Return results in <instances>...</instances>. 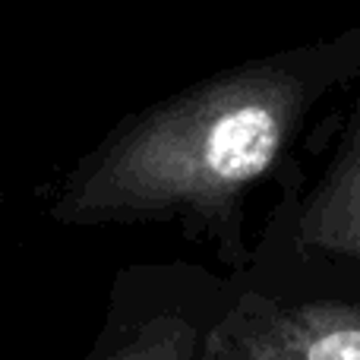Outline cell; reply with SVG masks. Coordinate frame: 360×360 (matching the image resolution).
<instances>
[{
	"instance_id": "obj_1",
	"label": "cell",
	"mask_w": 360,
	"mask_h": 360,
	"mask_svg": "<svg viewBox=\"0 0 360 360\" xmlns=\"http://www.w3.org/2000/svg\"><path fill=\"white\" fill-rule=\"evenodd\" d=\"M360 70V29L250 60L127 117L63 177L51 218L70 228L177 221L243 275L247 196L291 158L319 101Z\"/></svg>"
},
{
	"instance_id": "obj_2",
	"label": "cell",
	"mask_w": 360,
	"mask_h": 360,
	"mask_svg": "<svg viewBox=\"0 0 360 360\" xmlns=\"http://www.w3.org/2000/svg\"><path fill=\"white\" fill-rule=\"evenodd\" d=\"M240 278L193 262H139L114 275L105 316L79 360H202Z\"/></svg>"
},
{
	"instance_id": "obj_3",
	"label": "cell",
	"mask_w": 360,
	"mask_h": 360,
	"mask_svg": "<svg viewBox=\"0 0 360 360\" xmlns=\"http://www.w3.org/2000/svg\"><path fill=\"white\" fill-rule=\"evenodd\" d=\"M253 262L288 266V278H250L256 285H288L310 272V285H300L307 291L360 297V111L316 184L304 196L291 193L275 212L262 247L250 256Z\"/></svg>"
},
{
	"instance_id": "obj_4",
	"label": "cell",
	"mask_w": 360,
	"mask_h": 360,
	"mask_svg": "<svg viewBox=\"0 0 360 360\" xmlns=\"http://www.w3.org/2000/svg\"><path fill=\"white\" fill-rule=\"evenodd\" d=\"M202 360H360V297L266 288L243 275Z\"/></svg>"
}]
</instances>
